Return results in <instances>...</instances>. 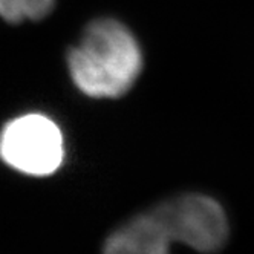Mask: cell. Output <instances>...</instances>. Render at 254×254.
I'll return each instance as SVG.
<instances>
[{"label": "cell", "mask_w": 254, "mask_h": 254, "mask_svg": "<svg viewBox=\"0 0 254 254\" xmlns=\"http://www.w3.org/2000/svg\"><path fill=\"white\" fill-rule=\"evenodd\" d=\"M67 67L84 95L118 98L139 77L142 54L129 28L104 17L84 28L80 42L67 52Z\"/></svg>", "instance_id": "6da1fadb"}, {"label": "cell", "mask_w": 254, "mask_h": 254, "mask_svg": "<svg viewBox=\"0 0 254 254\" xmlns=\"http://www.w3.org/2000/svg\"><path fill=\"white\" fill-rule=\"evenodd\" d=\"M64 156L60 127L40 114L9 121L0 132V158L9 167L31 176L57 172Z\"/></svg>", "instance_id": "7a4b0ae2"}, {"label": "cell", "mask_w": 254, "mask_h": 254, "mask_svg": "<svg viewBox=\"0 0 254 254\" xmlns=\"http://www.w3.org/2000/svg\"><path fill=\"white\" fill-rule=\"evenodd\" d=\"M150 213L172 242L184 244L201 253L217 251L227 242V216L222 207L208 196L172 197Z\"/></svg>", "instance_id": "3957f363"}, {"label": "cell", "mask_w": 254, "mask_h": 254, "mask_svg": "<svg viewBox=\"0 0 254 254\" xmlns=\"http://www.w3.org/2000/svg\"><path fill=\"white\" fill-rule=\"evenodd\" d=\"M172 241L149 211L133 217L106 241L103 254H170Z\"/></svg>", "instance_id": "277c9868"}, {"label": "cell", "mask_w": 254, "mask_h": 254, "mask_svg": "<svg viewBox=\"0 0 254 254\" xmlns=\"http://www.w3.org/2000/svg\"><path fill=\"white\" fill-rule=\"evenodd\" d=\"M54 6V0H0V17L9 23L40 20Z\"/></svg>", "instance_id": "5b68a950"}]
</instances>
